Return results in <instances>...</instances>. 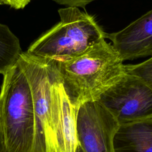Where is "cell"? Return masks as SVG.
Returning a JSON list of instances; mask_svg holds the SVG:
<instances>
[{"instance_id":"6da1fadb","label":"cell","mask_w":152,"mask_h":152,"mask_svg":"<svg viewBox=\"0 0 152 152\" xmlns=\"http://www.w3.org/2000/svg\"><path fill=\"white\" fill-rule=\"evenodd\" d=\"M17 64L30 86L35 115L33 152H59L60 109L65 88L55 62L21 52Z\"/></svg>"},{"instance_id":"7a4b0ae2","label":"cell","mask_w":152,"mask_h":152,"mask_svg":"<svg viewBox=\"0 0 152 152\" xmlns=\"http://www.w3.org/2000/svg\"><path fill=\"white\" fill-rule=\"evenodd\" d=\"M54 61L66 92L78 109L86 102L97 101L125 73L124 61L105 39L77 57Z\"/></svg>"},{"instance_id":"3957f363","label":"cell","mask_w":152,"mask_h":152,"mask_svg":"<svg viewBox=\"0 0 152 152\" xmlns=\"http://www.w3.org/2000/svg\"><path fill=\"white\" fill-rule=\"evenodd\" d=\"M60 21L33 42L26 52L40 58L65 61L77 57L106 39L94 17L78 7L58 10Z\"/></svg>"},{"instance_id":"277c9868","label":"cell","mask_w":152,"mask_h":152,"mask_svg":"<svg viewBox=\"0 0 152 152\" xmlns=\"http://www.w3.org/2000/svg\"><path fill=\"white\" fill-rule=\"evenodd\" d=\"M0 119L8 152H33L35 136L33 100L28 80L16 62L3 74Z\"/></svg>"},{"instance_id":"5b68a950","label":"cell","mask_w":152,"mask_h":152,"mask_svg":"<svg viewBox=\"0 0 152 152\" xmlns=\"http://www.w3.org/2000/svg\"><path fill=\"white\" fill-rule=\"evenodd\" d=\"M97 101L119 125L152 116V90L140 78L126 72Z\"/></svg>"},{"instance_id":"8992f818","label":"cell","mask_w":152,"mask_h":152,"mask_svg":"<svg viewBox=\"0 0 152 152\" xmlns=\"http://www.w3.org/2000/svg\"><path fill=\"white\" fill-rule=\"evenodd\" d=\"M119 126L114 116L97 101L78 108L77 137L84 152H114L113 138Z\"/></svg>"},{"instance_id":"52a82bcc","label":"cell","mask_w":152,"mask_h":152,"mask_svg":"<svg viewBox=\"0 0 152 152\" xmlns=\"http://www.w3.org/2000/svg\"><path fill=\"white\" fill-rule=\"evenodd\" d=\"M123 61L152 56V10L124 29L106 34Z\"/></svg>"},{"instance_id":"ba28073f","label":"cell","mask_w":152,"mask_h":152,"mask_svg":"<svg viewBox=\"0 0 152 152\" xmlns=\"http://www.w3.org/2000/svg\"><path fill=\"white\" fill-rule=\"evenodd\" d=\"M114 152H152V116L119 125Z\"/></svg>"},{"instance_id":"9c48e42d","label":"cell","mask_w":152,"mask_h":152,"mask_svg":"<svg viewBox=\"0 0 152 152\" xmlns=\"http://www.w3.org/2000/svg\"><path fill=\"white\" fill-rule=\"evenodd\" d=\"M21 53L18 38L0 23V74H5L18 61Z\"/></svg>"},{"instance_id":"30bf717a","label":"cell","mask_w":152,"mask_h":152,"mask_svg":"<svg viewBox=\"0 0 152 152\" xmlns=\"http://www.w3.org/2000/svg\"><path fill=\"white\" fill-rule=\"evenodd\" d=\"M125 72L141 79L152 90V56L137 64L125 65Z\"/></svg>"},{"instance_id":"8fae6325","label":"cell","mask_w":152,"mask_h":152,"mask_svg":"<svg viewBox=\"0 0 152 152\" xmlns=\"http://www.w3.org/2000/svg\"><path fill=\"white\" fill-rule=\"evenodd\" d=\"M58 4L66 7H85L87 5L95 0H53Z\"/></svg>"},{"instance_id":"7c38bea8","label":"cell","mask_w":152,"mask_h":152,"mask_svg":"<svg viewBox=\"0 0 152 152\" xmlns=\"http://www.w3.org/2000/svg\"><path fill=\"white\" fill-rule=\"evenodd\" d=\"M31 0H2L3 4L9 5L14 9L24 8Z\"/></svg>"},{"instance_id":"4fadbf2b","label":"cell","mask_w":152,"mask_h":152,"mask_svg":"<svg viewBox=\"0 0 152 152\" xmlns=\"http://www.w3.org/2000/svg\"><path fill=\"white\" fill-rule=\"evenodd\" d=\"M0 152H8L7 150L6 145H5L1 119H0Z\"/></svg>"},{"instance_id":"5bb4252c","label":"cell","mask_w":152,"mask_h":152,"mask_svg":"<svg viewBox=\"0 0 152 152\" xmlns=\"http://www.w3.org/2000/svg\"><path fill=\"white\" fill-rule=\"evenodd\" d=\"M75 152H84V151L83 150V149L81 148V147L80 146L79 144H78V145L77 147V148Z\"/></svg>"},{"instance_id":"9a60e30c","label":"cell","mask_w":152,"mask_h":152,"mask_svg":"<svg viewBox=\"0 0 152 152\" xmlns=\"http://www.w3.org/2000/svg\"><path fill=\"white\" fill-rule=\"evenodd\" d=\"M0 4H3V1H2V0H0Z\"/></svg>"}]
</instances>
